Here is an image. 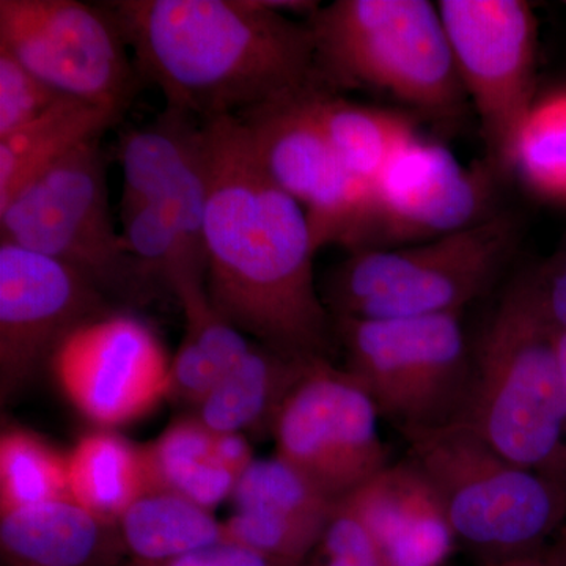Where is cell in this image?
<instances>
[{
    "mask_svg": "<svg viewBox=\"0 0 566 566\" xmlns=\"http://www.w3.org/2000/svg\"><path fill=\"white\" fill-rule=\"evenodd\" d=\"M0 241L69 264L107 297L136 303L153 283L115 230L99 140L22 182L0 203Z\"/></svg>",
    "mask_w": 566,
    "mask_h": 566,
    "instance_id": "7",
    "label": "cell"
},
{
    "mask_svg": "<svg viewBox=\"0 0 566 566\" xmlns=\"http://www.w3.org/2000/svg\"><path fill=\"white\" fill-rule=\"evenodd\" d=\"M499 178L486 163L464 166L441 142L417 137L371 186L354 252L427 243L486 221L499 212Z\"/></svg>",
    "mask_w": 566,
    "mask_h": 566,
    "instance_id": "13",
    "label": "cell"
},
{
    "mask_svg": "<svg viewBox=\"0 0 566 566\" xmlns=\"http://www.w3.org/2000/svg\"><path fill=\"white\" fill-rule=\"evenodd\" d=\"M66 497V453L35 431L6 428L0 436V513Z\"/></svg>",
    "mask_w": 566,
    "mask_h": 566,
    "instance_id": "27",
    "label": "cell"
},
{
    "mask_svg": "<svg viewBox=\"0 0 566 566\" xmlns=\"http://www.w3.org/2000/svg\"><path fill=\"white\" fill-rule=\"evenodd\" d=\"M307 22L318 87L381 96L447 132L463 125L471 104L438 3L337 0L319 7Z\"/></svg>",
    "mask_w": 566,
    "mask_h": 566,
    "instance_id": "3",
    "label": "cell"
},
{
    "mask_svg": "<svg viewBox=\"0 0 566 566\" xmlns=\"http://www.w3.org/2000/svg\"><path fill=\"white\" fill-rule=\"evenodd\" d=\"M305 566L385 565L363 521L344 502H337L322 539Z\"/></svg>",
    "mask_w": 566,
    "mask_h": 566,
    "instance_id": "30",
    "label": "cell"
},
{
    "mask_svg": "<svg viewBox=\"0 0 566 566\" xmlns=\"http://www.w3.org/2000/svg\"><path fill=\"white\" fill-rule=\"evenodd\" d=\"M531 275L547 318L558 333L566 334V248Z\"/></svg>",
    "mask_w": 566,
    "mask_h": 566,
    "instance_id": "32",
    "label": "cell"
},
{
    "mask_svg": "<svg viewBox=\"0 0 566 566\" xmlns=\"http://www.w3.org/2000/svg\"><path fill=\"white\" fill-rule=\"evenodd\" d=\"M458 542L499 560L542 551L566 523V482L506 460L465 424L401 434Z\"/></svg>",
    "mask_w": 566,
    "mask_h": 566,
    "instance_id": "5",
    "label": "cell"
},
{
    "mask_svg": "<svg viewBox=\"0 0 566 566\" xmlns=\"http://www.w3.org/2000/svg\"><path fill=\"white\" fill-rule=\"evenodd\" d=\"M553 556L556 558L558 566H566V523L560 531V539H558L557 549L553 551Z\"/></svg>",
    "mask_w": 566,
    "mask_h": 566,
    "instance_id": "36",
    "label": "cell"
},
{
    "mask_svg": "<svg viewBox=\"0 0 566 566\" xmlns=\"http://www.w3.org/2000/svg\"><path fill=\"white\" fill-rule=\"evenodd\" d=\"M223 371L210 357L182 337L170 360L167 400L197 409L221 381Z\"/></svg>",
    "mask_w": 566,
    "mask_h": 566,
    "instance_id": "31",
    "label": "cell"
},
{
    "mask_svg": "<svg viewBox=\"0 0 566 566\" xmlns=\"http://www.w3.org/2000/svg\"><path fill=\"white\" fill-rule=\"evenodd\" d=\"M315 104L338 159L368 191L395 156L422 136L415 115L394 106L353 102L322 87Z\"/></svg>",
    "mask_w": 566,
    "mask_h": 566,
    "instance_id": "21",
    "label": "cell"
},
{
    "mask_svg": "<svg viewBox=\"0 0 566 566\" xmlns=\"http://www.w3.org/2000/svg\"><path fill=\"white\" fill-rule=\"evenodd\" d=\"M230 502L233 512L222 521L227 542L297 566L315 553L337 504L275 453L255 458Z\"/></svg>",
    "mask_w": 566,
    "mask_h": 566,
    "instance_id": "17",
    "label": "cell"
},
{
    "mask_svg": "<svg viewBox=\"0 0 566 566\" xmlns=\"http://www.w3.org/2000/svg\"><path fill=\"white\" fill-rule=\"evenodd\" d=\"M363 521L385 566H442L458 542L441 499L409 458L342 499Z\"/></svg>",
    "mask_w": 566,
    "mask_h": 566,
    "instance_id": "18",
    "label": "cell"
},
{
    "mask_svg": "<svg viewBox=\"0 0 566 566\" xmlns=\"http://www.w3.org/2000/svg\"><path fill=\"white\" fill-rule=\"evenodd\" d=\"M69 493L74 502L111 524L147 493L140 446L112 430L82 436L66 453Z\"/></svg>",
    "mask_w": 566,
    "mask_h": 566,
    "instance_id": "25",
    "label": "cell"
},
{
    "mask_svg": "<svg viewBox=\"0 0 566 566\" xmlns=\"http://www.w3.org/2000/svg\"><path fill=\"white\" fill-rule=\"evenodd\" d=\"M117 528L126 556L139 566L178 560L226 539L214 512L166 491L142 494Z\"/></svg>",
    "mask_w": 566,
    "mask_h": 566,
    "instance_id": "23",
    "label": "cell"
},
{
    "mask_svg": "<svg viewBox=\"0 0 566 566\" xmlns=\"http://www.w3.org/2000/svg\"><path fill=\"white\" fill-rule=\"evenodd\" d=\"M558 340L531 273L521 274L488 318L458 422L506 460L566 482V379Z\"/></svg>",
    "mask_w": 566,
    "mask_h": 566,
    "instance_id": "4",
    "label": "cell"
},
{
    "mask_svg": "<svg viewBox=\"0 0 566 566\" xmlns=\"http://www.w3.org/2000/svg\"><path fill=\"white\" fill-rule=\"evenodd\" d=\"M205 286L216 311L268 348L334 360V318L315 282L305 211L275 185L238 117L202 122Z\"/></svg>",
    "mask_w": 566,
    "mask_h": 566,
    "instance_id": "1",
    "label": "cell"
},
{
    "mask_svg": "<svg viewBox=\"0 0 566 566\" xmlns=\"http://www.w3.org/2000/svg\"><path fill=\"white\" fill-rule=\"evenodd\" d=\"M0 549L6 566H112L126 556L117 524L71 497L0 513Z\"/></svg>",
    "mask_w": 566,
    "mask_h": 566,
    "instance_id": "19",
    "label": "cell"
},
{
    "mask_svg": "<svg viewBox=\"0 0 566 566\" xmlns=\"http://www.w3.org/2000/svg\"><path fill=\"white\" fill-rule=\"evenodd\" d=\"M102 6L140 80L199 122L237 117L316 85L308 22L263 0H114Z\"/></svg>",
    "mask_w": 566,
    "mask_h": 566,
    "instance_id": "2",
    "label": "cell"
},
{
    "mask_svg": "<svg viewBox=\"0 0 566 566\" xmlns=\"http://www.w3.org/2000/svg\"><path fill=\"white\" fill-rule=\"evenodd\" d=\"M334 326L344 367L400 434L460 420L474 374L461 314L334 318Z\"/></svg>",
    "mask_w": 566,
    "mask_h": 566,
    "instance_id": "8",
    "label": "cell"
},
{
    "mask_svg": "<svg viewBox=\"0 0 566 566\" xmlns=\"http://www.w3.org/2000/svg\"><path fill=\"white\" fill-rule=\"evenodd\" d=\"M109 311V297L80 271L0 241L2 401L50 365L52 353L74 327Z\"/></svg>",
    "mask_w": 566,
    "mask_h": 566,
    "instance_id": "15",
    "label": "cell"
},
{
    "mask_svg": "<svg viewBox=\"0 0 566 566\" xmlns=\"http://www.w3.org/2000/svg\"><path fill=\"white\" fill-rule=\"evenodd\" d=\"M129 566H139L132 565ZM153 566H297L285 564V562L275 560L273 557L264 556L249 547L238 545V543L222 542L216 545L205 547L189 556L178 558V560L167 562L163 565ZM305 566V565H304Z\"/></svg>",
    "mask_w": 566,
    "mask_h": 566,
    "instance_id": "33",
    "label": "cell"
},
{
    "mask_svg": "<svg viewBox=\"0 0 566 566\" xmlns=\"http://www.w3.org/2000/svg\"><path fill=\"white\" fill-rule=\"evenodd\" d=\"M214 452L218 460L238 479L255 461L249 436L243 433H216Z\"/></svg>",
    "mask_w": 566,
    "mask_h": 566,
    "instance_id": "34",
    "label": "cell"
},
{
    "mask_svg": "<svg viewBox=\"0 0 566 566\" xmlns=\"http://www.w3.org/2000/svg\"><path fill=\"white\" fill-rule=\"evenodd\" d=\"M438 9L458 76L479 118L486 164L505 177L538 95L534 9L523 0H439Z\"/></svg>",
    "mask_w": 566,
    "mask_h": 566,
    "instance_id": "9",
    "label": "cell"
},
{
    "mask_svg": "<svg viewBox=\"0 0 566 566\" xmlns=\"http://www.w3.org/2000/svg\"><path fill=\"white\" fill-rule=\"evenodd\" d=\"M375 401L345 367L315 359L274 420L275 455L340 502L394 463Z\"/></svg>",
    "mask_w": 566,
    "mask_h": 566,
    "instance_id": "11",
    "label": "cell"
},
{
    "mask_svg": "<svg viewBox=\"0 0 566 566\" xmlns=\"http://www.w3.org/2000/svg\"><path fill=\"white\" fill-rule=\"evenodd\" d=\"M312 360L294 359L253 342L243 359L222 375L196 416L214 433L271 438L283 401Z\"/></svg>",
    "mask_w": 566,
    "mask_h": 566,
    "instance_id": "20",
    "label": "cell"
},
{
    "mask_svg": "<svg viewBox=\"0 0 566 566\" xmlns=\"http://www.w3.org/2000/svg\"><path fill=\"white\" fill-rule=\"evenodd\" d=\"M512 175L535 199L566 207V84L536 95L516 139Z\"/></svg>",
    "mask_w": 566,
    "mask_h": 566,
    "instance_id": "26",
    "label": "cell"
},
{
    "mask_svg": "<svg viewBox=\"0 0 566 566\" xmlns=\"http://www.w3.org/2000/svg\"><path fill=\"white\" fill-rule=\"evenodd\" d=\"M520 233L515 216L501 211L427 243L353 252L319 292L333 318L461 314L497 282Z\"/></svg>",
    "mask_w": 566,
    "mask_h": 566,
    "instance_id": "6",
    "label": "cell"
},
{
    "mask_svg": "<svg viewBox=\"0 0 566 566\" xmlns=\"http://www.w3.org/2000/svg\"><path fill=\"white\" fill-rule=\"evenodd\" d=\"M120 218L126 251L153 285L163 283L174 292L186 279L205 281L189 270L177 230L155 205L123 193Z\"/></svg>",
    "mask_w": 566,
    "mask_h": 566,
    "instance_id": "28",
    "label": "cell"
},
{
    "mask_svg": "<svg viewBox=\"0 0 566 566\" xmlns=\"http://www.w3.org/2000/svg\"><path fill=\"white\" fill-rule=\"evenodd\" d=\"M214 431L196 415L170 423L140 446L147 491H166L214 512L232 499L238 476L218 460Z\"/></svg>",
    "mask_w": 566,
    "mask_h": 566,
    "instance_id": "22",
    "label": "cell"
},
{
    "mask_svg": "<svg viewBox=\"0 0 566 566\" xmlns=\"http://www.w3.org/2000/svg\"><path fill=\"white\" fill-rule=\"evenodd\" d=\"M318 85L283 95L237 115L253 150L279 188L303 207L316 251L359 248L368 189L354 180L327 139L315 92Z\"/></svg>",
    "mask_w": 566,
    "mask_h": 566,
    "instance_id": "12",
    "label": "cell"
},
{
    "mask_svg": "<svg viewBox=\"0 0 566 566\" xmlns=\"http://www.w3.org/2000/svg\"><path fill=\"white\" fill-rule=\"evenodd\" d=\"M123 193L155 205L180 237L189 270L205 279L208 181L202 122L174 107L118 142Z\"/></svg>",
    "mask_w": 566,
    "mask_h": 566,
    "instance_id": "16",
    "label": "cell"
},
{
    "mask_svg": "<svg viewBox=\"0 0 566 566\" xmlns=\"http://www.w3.org/2000/svg\"><path fill=\"white\" fill-rule=\"evenodd\" d=\"M0 50L66 98L125 114L140 76L111 14L77 0H0Z\"/></svg>",
    "mask_w": 566,
    "mask_h": 566,
    "instance_id": "10",
    "label": "cell"
},
{
    "mask_svg": "<svg viewBox=\"0 0 566 566\" xmlns=\"http://www.w3.org/2000/svg\"><path fill=\"white\" fill-rule=\"evenodd\" d=\"M66 96L0 50V140L20 132Z\"/></svg>",
    "mask_w": 566,
    "mask_h": 566,
    "instance_id": "29",
    "label": "cell"
},
{
    "mask_svg": "<svg viewBox=\"0 0 566 566\" xmlns=\"http://www.w3.org/2000/svg\"><path fill=\"white\" fill-rule=\"evenodd\" d=\"M170 360L150 324L109 311L74 327L48 367L81 416L112 430L137 422L167 400Z\"/></svg>",
    "mask_w": 566,
    "mask_h": 566,
    "instance_id": "14",
    "label": "cell"
},
{
    "mask_svg": "<svg viewBox=\"0 0 566 566\" xmlns=\"http://www.w3.org/2000/svg\"><path fill=\"white\" fill-rule=\"evenodd\" d=\"M485 566H558L553 553L545 554L542 551L536 553L523 554V556H513L499 558V560L486 562Z\"/></svg>",
    "mask_w": 566,
    "mask_h": 566,
    "instance_id": "35",
    "label": "cell"
},
{
    "mask_svg": "<svg viewBox=\"0 0 566 566\" xmlns=\"http://www.w3.org/2000/svg\"><path fill=\"white\" fill-rule=\"evenodd\" d=\"M558 346H560L562 365H564V374L566 379V334L560 333V340H558Z\"/></svg>",
    "mask_w": 566,
    "mask_h": 566,
    "instance_id": "37",
    "label": "cell"
},
{
    "mask_svg": "<svg viewBox=\"0 0 566 566\" xmlns=\"http://www.w3.org/2000/svg\"><path fill=\"white\" fill-rule=\"evenodd\" d=\"M120 118L103 107L63 98L36 120L0 140V203L22 182L61 161L71 151L102 140L103 134Z\"/></svg>",
    "mask_w": 566,
    "mask_h": 566,
    "instance_id": "24",
    "label": "cell"
}]
</instances>
